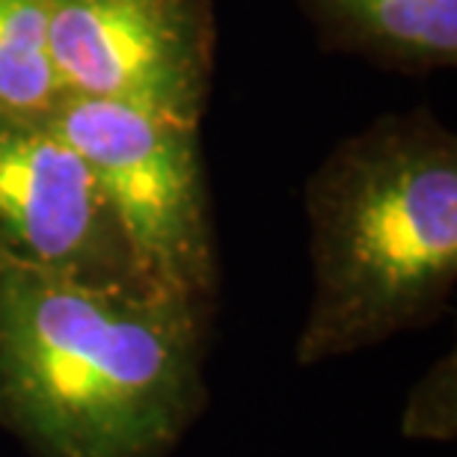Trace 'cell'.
Wrapping results in <instances>:
<instances>
[{"instance_id":"obj_5","label":"cell","mask_w":457,"mask_h":457,"mask_svg":"<svg viewBox=\"0 0 457 457\" xmlns=\"http://www.w3.org/2000/svg\"><path fill=\"white\" fill-rule=\"evenodd\" d=\"M0 255L98 288H158L51 119L0 113Z\"/></svg>"},{"instance_id":"obj_6","label":"cell","mask_w":457,"mask_h":457,"mask_svg":"<svg viewBox=\"0 0 457 457\" xmlns=\"http://www.w3.org/2000/svg\"><path fill=\"white\" fill-rule=\"evenodd\" d=\"M327 54L398 75L457 69V0H297Z\"/></svg>"},{"instance_id":"obj_8","label":"cell","mask_w":457,"mask_h":457,"mask_svg":"<svg viewBox=\"0 0 457 457\" xmlns=\"http://www.w3.org/2000/svg\"><path fill=\"white\" fill-rule=\"evenodd\" d=\"M398 431L404 440L452 443L457 436V356H440L410 389Z\"/></svg>"},{"instance_id":"obj_4","label":"cell","mask_w":457,"mask_h":457,"mask_svg":"<svg viewBox=\"0 0 457 457\" xmlns=\"http://www.w3.org/2000/svg\"><path fill=\"white\" fill-rule=\"evenodd\" d=\"M69 96L199 122L217 62L212 0H45Z\"/></svg>"},{"instance_id":"obj_2","label":"cell","mask_w":457,"mask_h":457,"mask_svg":"<svg viewBox=\"0 0 457 457\" xmlns=\"http://www.w3.org/2000/svg\"><path fill=\"white\" fill-rule=\"evenodd\" d=\"M312 303L303 369L440 321L457 286V134L431 107L383 113L303 185Z\"/></svg>"},{"instance_id":"obj_3","label":"cell","mask_w":457,"mask_h":457,"mask_svg":"<svg viewBox=\"0 0 457 457\" xmlns=\"http://www.w3.org/2000/svg\"><path fill=\"white\" fill-rule=\"evenodd\" d=\"M51 122L89 163L145 277L212 306L220 270L199 122L80 96Z\"/></svg>"},{"instance_id":"obj_7","label":"cell","mask_w":457,"mask_h":457,"mask_svg":"<svg viewBox=\"0 0 457 457\" xmlns=\"http://www.w3.org/2000/svg\"><path fill=\"white\" fill-rule=\"evenodd\" d=\"M66 98L51 60L48 4L0 0V113L51 119Z\"/></svg>"},{"instance_id":"obj_1","label":"cell","mask_w":457,"mask_h":457,"mask_svg":"<svg viewBox=\"0 0 457 457\" xmlns=\"http://www.w3.org/2000/svg\"><path fill=\"white\" fill-rule=\"evenodd\" d=\"M208 315L0 255V428L33 457H167L208 404Z\"/></svg>"}]
</instances>
